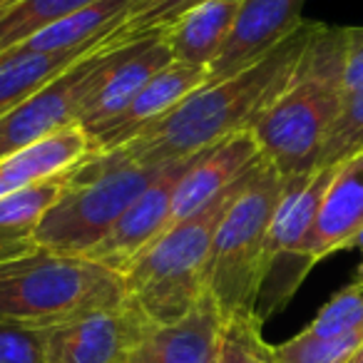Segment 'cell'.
Wrapping results in <instances>:
<instances>
[{"label": "cell", "instance_id": "obj_1", "mask_svg": "<svg viewBox=\"0 0 363 363\" xmlns=\"http://www.w3.org/2000/svg\"><path fill=\"white\" fill-rule=\"evenodd\" d=\"M313 28L316 23H303L294 35H289L281 45L264 55L257 65L227 80L199 87L164 120L105 155L127 164L162 167L169 162L189 160L217 142L249 130L254 117L291 77Z\"/></svg>", "mask_w": 363, "mask_h": 363}, {"label": "cell", "instance_id": "obj_4", "mask_svg": "<svg viewBox=\"0 0 363 363\" xmlns=\"http://www.w3.org/2000/svg\"><path fill=\"white\" fill-rule=\"evenodd\" d=\"M284 192V177L262 155L244 174L214 232L207 269V291L224 321L257 313L267 274V232Z\"/></svg>", "mask_w": 363, "mask_h": 363}, {"label": "cell", "instance_id": "obj_13", "mask_svg": "<svg viewBox=\"0 0 363 363\" xmlns=\"http://www.w3.org/2000/svg\"><path fill=\"white\" fill-rule=\"evenodd\" d=\"M169 62L172 52L162 33L145 35L135 43H125L117 52L115 62L110 65V70L102 75V80L92 90L90 100L85 102L80 117H77V125L90 137L97 135Z\"/></svg>", "mask_w": 363, "mask_h": 363}, {"label": "cell", "instance_id": "obj_27", "mask_svg": "<svg viewBox=\"0 0 363 363\" xmlns=\"http://www.w3.org/2000/svg\"><path fill=\"white\" fill-rule=\"evenodd\" d=\"M343 87H346V95L363 87V28H346Z\"/></svg>", "mask_w": 363, "mask_h": 363}, {"label": "cell", "instance_id": "obj_9", "mask_svg": "<svg viewBox=\"0 0 363 363\" xmlns=\"http://www.w3.org/2000/svg\"><path fill=\"white\" fill-rule=\"evenodd\" d=\"M152 323L122 301L45 328V363H130Z\"/></svg>", "mask_w": 363, "mask_h": 363}, {"label": "cell", "instance_id": "obj_3", "mask_svg": "<svg viewBox=\"0 0 363 363\" xmlns=\"http://www.w3.org/2000/svg\"><path fill=\"white\" fill-rule=\"evenodd\" d=\"M127 298L122 274L87 257L33 249L0 262V321L50 328Z\"/></svg>", "mask_w": 363, "mask_h": 363}, {"label": "cell", "instance_id": "obj_11", "mask_svg": "<svg viewBox=\"0 0 363 363\" xmlns=\"http://www.w3.org/2000/svg\"><path fill=\"white\" fill-rule=\"evenodd\" d=\"M259 160H262V150L252 130L237 132L194 155L174 187L172 224L194 217L219 197L232 192Z\"/></svg>", "mask_w": 363, "mask_h": 363}, {"label": "cell", "instance_id": "obj_14", "mask_svg": "<svg viewBox=\"0 0 363 363\" xmlns=\"http://www.w3.org/2000/svg\"><path fill=\"white\" fill-rule=\"evenodd\" d=\"M209 85V72L202 67L182 65L172 60L167 67H162L145 87L135 95V100L115 117L107 127H102L97 135H92V147L97 152H110L127 145L135 137H140L145 130L164 120L179 102L187 100L199 87Z\"/></svg>", "mask_w": 363, "mask_h": 363}, {"label": "cell", "instance_id": "obj_12", "mask_svg": "<svg viewBox=\"0 0 363 363\" xmlns=\"http://www.w3.org/2000/svg\"><path fill=\"white\" fill-rule=\"evenodd\" d=\"M306 0H242L237 23L217 60L209 65V82H219L257 65L303 26Z\"/></svg>", "mask_w": 363, "mask_h": 363}, {"label": "cell", "instance_id": "obj_30", "mask_svg": "<svg viewBox=\"0 0 363 363\" xmlns=\"http://www.w3.org/2000/svg\"><path fill=\"white\" fill-rule=\"evenodd\" d=\"M351 363H363V346L358 348V353H356V358H353Z\"/></svg>", "mask_w": 363, "mask_h": 363}, {"label": "cell", "instance_id": "obj_23", "mask_svg": "<svg viewBox=\"0 0 363 363\" xmlns=\"http://www.w3.org/2000/svg\"><path fill=\"white\" fill-rule=\"evenodd\" d=\"M363 346V331L343 336H316L303 328L289 341L274 346L279 363H351Z\"/></svg>", "mask_w": 363, "mask_h": 363}, {"label": "cell", "instance_id": "obj_26", "mask_svg": "<svg viewBox=\"0 0 363 363\" xmlns=\"http://www.w3.org/2000/svg\"><path fill=\"white\" fill-rule=\"evenodd\" d=\"M0 363H45V331L0 321Z\"/></svg>", "mask_w": 363, "mask_h": 363}, {"label": "cell", "instance_id": "obj_10", "mask_svg": "<svg viewBox=\"0 0 363 363\" xmlns=\"http://www.w3.org/2000/svg\"><path fill=\"white\" fill-rule=\"evenodd\" d=\"M192 160V157H189ZM189 160L169 162L160 167L152 184L125 209L107 237L87 254V259L102 264L110 272L125 274L130 264L172 227V197Z\"/></svg>", "mask_w": 363, "mask_h": 363}, {"label": "cell", "instance_id": "obj_20", "mask_svg": "<svg viewBox=\"0 0 363 363\" xmlns=\"http://www.w3.org/2000/svg\"><path fill=\"white\" fill-rule=\"evenodd\" d=\"M102 45H110L107 40L87 43L75 50L48 52V55H28V57H0V117L8 115L13 107L26 102L35 95L40 87L55 80L60 72L80 62L85 55Z\"/></svg>", "mask_w": 363, "mask_h": 363}, {"label": "cell", "instance_id": "obj_6", "mask_svg": "<svg viewBox=\"0 0 363 363\" xmlns=\"http://www.w3.org/2000/svg\"><path fill=\"white\" fill-rule=\"evenodd\" d=\"M157 174L160 167L127 164L105 152L87 157L67 174L62 194L38 224V247L87 257Z\"/></svg>", "mask_w": 363, "mask_h": 363}, {"label": "cell", "instance_id": "obj_2", "mask_svg": "<svg viewBox=\"0 0 363 363\" xmlns=\"http://www.w3.org/2000/svg\"><path fill=\"white\" fill-rule=\"evenodd\" d=\"M346 28H313L286 85L254 117L252 135L284 179L318 169L346 87Z\"/></svg>", "mask_w": 363, "mask_h": 363}, {"label": "cell", "instance_id": "obj_28", "mask_svg": "<svg viewBox=\"0 0 363 363\" xmlns=\"http://www.w3.org/2000/svg\"><path fill=\"white\" fill-rule=\"evenodd\" d=\"M353 247L361 249V264H358L356 277H353V281H363V229H361V234H358V237H356V242H353Z\"/></svg>", "mask_w": 363, "mask_h": 363}, {"label": "cell", "instance_id": "obj_24", "mask_svg": "<svg viewBox=\"0 0 363 363\" xmlns=\"http://www.w3.org/2000/svg\"><path fill=\"white\" fill-rule=\"evenodd\" d=\"M363 152V87L343 97L341 112L323 145L318 167H336Z\"/></svg>", "mask_w": 363, "mask_h": 363}, {"label": "cell", "instance_id": "obj_29", "mask_svg": "<svg viewBox=\"0 0 363 363\" xmlns=\"http://www.w3.org/2000/svg\"><path fill=\"white\" fill-rule=\"evenodd\" d=\"M18 3H23V0H0V18L6 16L8 11H13V8H16Z\"/></svg>", "mask_w": 363, "mask_h": 363}, {"label": "cell", "instance_id": "obj_8", "mask_svg": "<svg viewBox=\"0 0 363 363\" xmlns=\"http://www.w3.org/2000/svg\"><path fill=\"white\" fill-rule=\"evenodd\" d=\"M122 45H102L0 117V160L30 147L62 127L77 125L85 102L115 62Z\"/></svg>", "mask_w": 363, "mask_h": 363}, {"label": "cell", "instance_id": "obj_15", "mask_svg": "<svg viewBox=\"0 0 363 363\" xmlns=\"http://www.w3.org/2000/svg\"><path fill=\"white\" fill-rule=\"evenodd\" d=\"M224 316L212 294L174 323H152L130 363H219Z\"/></svg>", "mask_w": 363, "mask_h": 363}, {"label": "cell", "instance_id": "obj_5", "mask_svg": "<svg viewBox=\"0 0 363 363\" xmlns=\"http://www.w3.org/2000/svg\"><path fill=\"white\" fill-rule=\"evenodd\" d=\"M237 187L194 217L172 224L122 274L127 301L150 323H174L202 301L214 232Z\"/></svg>", "mask_w": 363, "mask_h": 363}, {"label": "cell", "instance_id": "obj_16", "mask_svg": "<svg viewBox=\"0 0 363 363\" xmlns=\"http://www.w3.org/2000/svg\"><path fill=\"white\" fill-rule=\"evenodd\" d=\"M363 229V152L336 164L321 199L306 257L311 264L338 249L353 247Z\"/></svg>", "mask_w": 363, "mask_h": 363}, {"label": "cell", "instance_id": "obj_17", "mask_svg": "<svg viewBox=\"0 0 363 363\" xmlns=\"http://www.w3.org/2000/svg\"><path fill=\"white\" fill-rule=\"evenodd\" d=\"M92 155V140L80 125L62 127L55 135L0 160V199L40 182L70 174Z\"/></svg>", "mask_w": 363, "mask_h": 363}, {"label": "cell", "instance_id": "obj_22", "mask_svg": "<svg viewBox=\"0 0 363 363\" xmlns=\"http://www.w3.org/2000/svg\"><path fill=\"white\" fill-rule=\"evenodd\" d=\"M207 0H132L125 21L112 30L110 45H125L135 43L145 35L164 33L182 16H187L192 8L202 6Z\"/></svg>", "mask_w": 363, "mask_h": 363}, {"label": "cell", "instance_id": "obj_18", "mask_svg": "<svg viewBox=\"0 0 363 363\" xmlns=\"http://www.w3.org/2000/svg\"><path fill=\"white\" fill-rule=\"evenodd\" d=\"M242 0H207L182 16L162 35L172 52V60L182 65L202 67L209 72V65L217 60L237 23Z\"/></svg>", "mask_w": 363, "mask_h": 363}, {"label": "cell", "instance_id": "obj_7", "mask_svg": "<svg viewBox=\"0 0 363 363\" xmlns=\"http://www.w3.org/2000/svg\"><path fill=\"white\" fill-rule=\"evenodd\" d=\"M333 172L336 167H318L284 179V192L267 232V274L257 301V316L262 321L281 311L311 272L313 264L306 257V247Z\"/></svg>", "mask_w": 363, "mask_h": 363}, {"label": "cell", "instance_id": "obj_21", "mask_svg": "<svg viewBox=\"0 0 363 363\" xmlns=\"http://www.w3.org/2000/svg\"><path fill=\"white\" fill-rule=\"evenodd\" d=\"M97 0H23L0 18V55Z\"/></svg>", "mask_w": 363, "mask_h": 363}, {"label": "cell", "instance_id": "obj_25", "mask_svg": "<svg viewBox=\"0 0 363 363\" xmlns=\"http://www.w3.org/2000/svg\"><path fill=\"white\" fill-rule=\"evenodd\" d=\"M306 331L316 336H343L363 331V281H351L336 296L328 298Z\"/></svg>", "mask_w": 363, "mask_h": 363}, {"label": "cell", "instance_id": "obj_19", "mask_svg": "<svg viewBox=\"0 0 363 363\" xmlns=\"http://www.w3.org/2000/svg\"><path fill=\"white\" fill-rule=\"evenodd\" d=\"M65 184L67 174L33 184V187L0 199V262L38 249V224L48 209L57 202Z\"/></svg>", "mask_w": 363, "mask_h": 363}]
</instances>
